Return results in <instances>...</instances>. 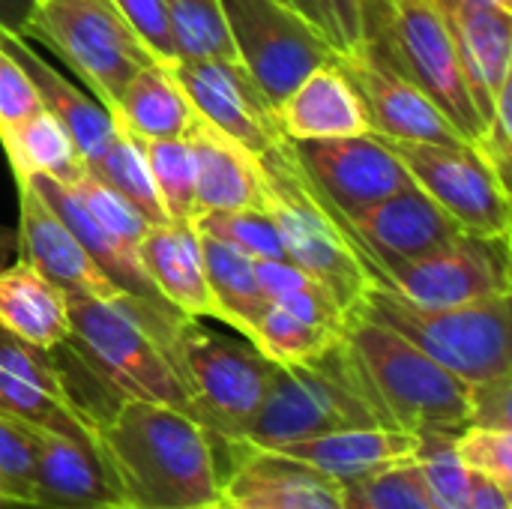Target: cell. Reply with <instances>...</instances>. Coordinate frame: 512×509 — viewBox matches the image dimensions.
<instances>
[{"mask_svg": "<svg viewBox=\"0 0 512 509\" xmlns=\"http://www.w3.org/2000/svg\"><path fill=\"white\" fill-rule=\"evenodd\" d=\"M0 144L6 150L15 183H24L27 177H48L63 186H72L87 174V165L69 129L48 108L27 117Z\"/></svg>", "mask_w": 512, "mask_h": 509, "instance_id": "obj_30", "label": "cell"}, {"mask_svg": "<svg viewBox=\"0 0 512 509\" xmlns=\"http://www.w3.org/2000/svg\"><path fill=\"white\" fill-rule=\"evenodd\" d=\"M18 216H21V258L57 285L69 300H117L108 276L93 264L75 234L42 204V198L18 183Z\"/></svg>", "mask_w": 512, "mask_h": 509, "instance_id": "obj_20", "label": "cell"}, {"mask_svg": "<svg viewBox=\"0 0 512 509\" xmlns=\"http://www.w3.org/2000/svg\"><path fill=\"white\" fill-rule=\"evenodd\" d=\"M489 3H495V6H501V9H507V12H510L512 6V0H489Z\"/></svg>", "mask_w": 512, "mask_h": 509, "instance_id": "obj_49", "label": "cell"}, {"mask_svg": "<svg viewBox=\"0 0 512 509\" xmlns=\"http://www.w3.org/2000/svg\"><path fill=\"white\" fill-rule=\"evenodd\" d=\"M186 315L165 300H69L66 345L117 396L171 405L192 417L174 363V336Z\"/></svg>", "mask_w": 512, "mask_h": 509, "instance_id": "obj_2", "label": "cell"}, {"mask_svg": "<svg viewBox=\"0 0 512 509\" xmlns=\"http://www.w3.org/2000/svg\"><path fill=\"white\" fill-rule=\"evenodd\" d=\"M42 108L45 102L24 66L6 48H0V141Z\"/></svg>", "mask_w": 512, "mask_h": 509, "instance_id": "obj_44", "label": "cell"}, {"mask_svg": "<svg viewBox=\"0 0 512 509\" xmlns=\"http://www.w3.org/2000/svg\"><path fill=\"white\" fill-rule=\"evenodd\" d=\"M0 330L51 351L69 339V297L21 258L0 270Z\"/></svg>", "mask_w": 512, "mask_h": 509, "instance_id": "obj_28", "label": "cell"}, {"mask_svg": "<svg viewBox=\"0 0 512 509\" xmlns=\"http://www.w3.org/2000/svg\"><path fill=\"white\" fill-rule=\"evenodd\" d=\"M177 60H237L219 0H165Z\"/></svg>", "mask_w": 512, "mask_h": 509, "instance_id": "obj_34", "label": "cell"}, {"mask_svg": "<svg viewBox=\"0 0 512 509\" xmlns=\"http://www.w3.org/2000/svg\"><path fill=\"white\" fill-rule=\"evenodd\" d=\"M366 426L390 423L342 339L306 363L276 366L267 396L240 444L276 450L327 432Z\"/></svg>", "mask_w": 512, "mask_h": 509, "instance_id": "obj_3", "label": "cell"}, {"mask_svg": "<svg viewBox=\"0 0 512 509\" xmlns=\"http://www.w3.org/2000/svg\"><path fill=\"white\" fill-rule=\"evenodd\" d=\"M96 447L126 509H207L222 501L210 432L171 405L123 399L99 426Z\"/></svg>", "mask_w": 512, "mask_h": 509, "instance_id": "obj_1", "label": "cell"}, {"mask_svg": "<svg viewBox=\"0 0 512 509\" xmlns=\"http://www.w3.org/2000/svg\"><path fill=\"white\" fill-rule=\"evenodd\" d=\"M345 228L369 261L375 285L387 270L426 258L465 234V228L417 183H408L399 192L387 195L360 219L345 222Z\"/></svg>", "mask_w": 512, "mask_h": 509, "instance_id": "obj_16", "label": "cell"}, {"mask_svg": "<svg viewBox=\"0 0 512 509\" xmlns=\"http://www.w3.org/2000/svg\"><path fill=\"white\" fill-rule=\"evenodd\" d=\"M207 509H231V507H228V504H225V501H216V504H213V507H207Z\"/></svg>", "mask_w": 512, "mask_h": 509, "instance_id": "obj_50", "label": "cell"}, {"mask_svg": "<svg viewBox=\"0 0 512 509\" xmlns=\"http://www.w3.org/2000/svg\"><path fill=\"white\" fill-rule=\"evenodd\" d=\"M402 300L420 309H453L510 294V234L465 231L450 246L393 267L381 276Z\"/></svg>", "mask_w": 512, "mask_h": 509, "instance_id": "obj_11", "label": "cell"}, {"mask_svg": "<svg viewBox=\"0 0 512 509\" xmlns=\"http://www.w3.org/2000/svg\"><path fill=\"white\" fill-rule=\"evenodd\" d=\"M168 222H195V153L186 138H138Z\"/></svg>", "mask_w": 512, "mask_h": 509, "instance_id": "obj_36", "label": "cell"}, {"mask_svg": "<svg viewBox=\"0 0 512 509\" xmlns=\"http://www.w3.org/2000/svg\"><path fill=\"white\" fill-rule=\"evenodd\" d=\"M465 509H512L510 507V492L501 489L498 483H492L489 477L474 474L471 480V498Z\"/></svg>", "mask_w": 512, "mask_h": 509, "instance_id": "obj_47", "label": "cell"}, {"mask_svg": "<svg viewBox=\"0 0 512 509\" xmlns=\"http://www.w3.org/2000/svg\"><path fill=\"white\" fill-rule=\"evenodd\" d=\"M345 342L387 423L402 432L465 429L468 384L426 357L402 333L354 312Z\"/></svg>", "mask_w": 512, "mask_h": 509, "instance_id": "obj_4", "label": "cell"}, {"mask_svg": "<svg viewBox=\"0 0 512 509\" xmlns=\"http://www.w3.org/2000/svg\"><path fill=\"white\" fill-rule=\"evenodd\" d=\"M39 198L42 204L75 234V240L84 246V252L93 258V264L108 276V282L129 294V297H141V300H162L141 264V255L135 246L120 243L117 237H111L75 198V192L57 180L48 177H27L24 180Z\"/></svg>", "mask_w": 512, "mask_h": 509, "instance_id": "obj_27", "label": "cell"}, {"mask_svg": "<svg viewBox=\"0 0 512 509\" xmlns=\"http://www.w3.org/2000/svg\"><path fill=\"white\" fill-rule=\"evenodd\" d=\"M288 147L306 180L342 222L360 219L378 201L414 183L393 147L375 132L288 141Z\"/></svg>", "mask_w": 512, "mask_h": 509, "instance_id": "obj_13", "label": "cell"}, {"mask_svg": "<svg viewBox=\"0 0 512 509\" xmlns=\"http://www.w3.org/2000/svg\"><path fill=\"white\" fill-rule=\"evenodd\" d=\"M204 237L228 243L252 261H288L276 222L267 210H207L192 222Z\"/></svg>", "mask_w": 512, "mask_h": 509, "instance_id": "obj_38", "label": "cell"}, {"mask_svg": "<svg viewBox=\"0 0 512 509\" xmlns=\"http://www.w3.org/2000/svg\"><path fill=\"white\" fill-rule=\"evenodd\" d=\"M459 60L465 66L477 111L489 129L495 96L512 78V18L489 0H435Z\"/></svg>", "mask_w": 512, "mask_h": 509, "instance_id": "obj_19", "label": "cell"}, {"mask_svg": "<svg viewBox=\"0 0 512 509\" xmlns=\"http://www.w3.org/2000/svg\"><path fill=\"white\" fill-rule=\"evenodd\" d=\"M33 495L24 509H126L93 444L39 432Z\"/></svg>", "mask_w": 512, "mask_h": 509, "instance_id": "obj_21", "label": "cell"}, {"mask_svg": "<svg viewBox=\"0 0 512 509\" xmlns=\"http://www.w3.org/2000/svg\"><path fill=\"white\" fill-rule=\"evenodd\" d=\"M456 453L471 474L512 492V429L465 426L456 432Z\"/></svg>", "mask_w": 512, "mask_h": 509, "instance_id": "obj_43", "label": "cell"}, {"mask_svg": "<svg viewBox=\"0 0 512 509\" xmlns=\"http://www.w3.org/2000/svg\"><path fill=\"white\" fill-rule=\"evenodd\" d=\"M357 312L402 333L465 384L512 375L510 294L453 309H420L387 285H372Z\"/></svg>", "mask_w": 512, "mask_h": 509, "instance_id": "obj_7", "label": "cell"}, {"mask_svg": "<svg viewBox=\"0 0 512 509\" xmlns=\"http://www.w3.org/2000/svg\"><path fill=\"white\" fill-rule=\"evenodd\" d=\"M138 255L156 294L168 306H174L186 318L222 321V309L207 282L201 234L195 225H183V222L150 225L138 243Z\"/></svg>", "mask_w": 512, "mask_h": 509, "instance_id": "obj_22", "label": "cell"}, {"mask_svg": "<svg viewBox=\"0 0 512 509\" xmlns=\"http://www.w3.org/2000/svg\"><path fill=\"white\" fill-rule=\"evenodd\" d=\"M36 3H39V0H36Z\"/></svg>", "mask_w": 512, "mask_h": 509, "instance_id": "obj_51", "label": "cell"}, {"mask_svg": "<svg viewBox=\"0 0 512 509\" xmlns=\"http://www.w3.org/2000/svg\"><path fill=\"white\" fill-rule=\"evenodd\" d=\"M345 333H336L330 327L303 321L285 309H279L276 303H267L264 312L258 315L249 342L276 366H294V363H306L318 354H324L327 348H333L336 342H342Z\"/></svg>", "mask_w": 512, "mask_h": 509, "instance_id": "obj_33", "label": "cell"}, {"mask_svg": "<svg viewBox=\"0 0 512 509\" xmlns=\"http://www.w3.org/2000/svg\"><path fill=\"white\" fill-rule=\"evenodd\" d=\"M93 177L105 180L111 189H117L123 198H129L141 216L150 222V225H159V222H168V213L162 207V198L156 192V183H153V174H150V165H147V156L141 150V141L126 132L120 123H117V138L114 144L108 147V153L90 168Z\"/></svg>", "mask_w": 512, "mask_h": 509, "instance_id": "obj_35", "label": "cell"}, {"mask_svg": "<svg viewBox=\"0 0 512 509\" xmlns=\"http://www.w3.org/2000/svg\"><path fill=\"white\" fill-rule=\"evenodd\" d=\"M201 252H204V270H207L210 291L222 309V324L231 327L234 333H240L243 339H249L258 315L267 306V297L261 291L258 273H255V261L243 252L231 249L228 243H219L204 234H201Z\"/></svg>", "mask_w": 512, "mask_h": 509, "instance_id": "obj_31", "label": "cell"}, {"mask_svg": "<svg viewBox=\"0 0 512 509\" xmlns=\"http://www.w3.org/2000/svg\"><path fill=\"white\" fill-rule=\"evenodd\" d=\"M174 363L192 402V417L213 441H243L252 426L276 363L249 339H228L198 318H183L174 336Z\"/></svg>", "mask_w": 512, "mask_h": 509, "instance_id": "obj_8", "label": "cell"}, {"mask_svg": "<svg viewBox=\"0 0 512 509\" xmlns=\"http://www.w3.org/2000/svg\"><path fill=\"white\" fill-rule=\"evenodd\" d=\"M225 447L231 471L222 480V501L231 509H345L342 486L327 474L276 450L240 441H228Z\"/></svg>", "mask_w": 512, "mask_h": 509, "instance_id": "obj_18", "label": "cell"}, {"mask_svg": "<svg viewBox=\"0 0 512 509\" xmlns=\"http://www.w3.org/2000/svg\"><path fill=\"white\" fill-rule=\"evenodd\" d=\"M255 273L267 303H276L279 309L303 321L345 333L348 318L354 312L345 309V303L336 297V291L327 282H321L318 276L306 273L291 261H255Z\"/></svg>", "mask_w": 512, "mask_h": 509, "instance_id": "obj_32", "label": "cell"}, {"mask_svg": "<svg viewBox=\"0 0 512 509\" xmlns=\"http://www.w3.org/2000/svg\"><path fill=\"white\" fill-rule=\"evenodd\" d=\"M414 462L420 465L429 501L435 509H465L471 498L474 474L456 453V432L453 429H429L417 432V453Z\"/></svg>", "mask_w": 512, "mask_h": 509, "instance_id": "obj_37", "label": "cell"}, {"mask_svg": "<svg viewBox=\"0 0 512 509\" xmlns=\"http://www.w3.org/2000/svg\"><path fill=\"white\" fill-rule=\"evenodd\" d=\"M69 189L75 192V198L81 201V207H84V210L111 234V237H117L120 243L138 249V243H141V237L147 234L150 222L141 216V210H138L129 198H123L117 189H111L105 180L93 177L90 171H87L78 183H72Z\"/></svg>", "mask_w": 512, "mask_h": 509, "instance_id": "obj_41", "label": "cell"}, {"mask_svg": "<svg viewBox=\"0 0 512 509\" xmlns=\"http://www.w3.org/2000/svg\"><path fill=\"white\" fill-rule=\"evenodd\" d=\"M411 180L471 234H510V183L471 147L387 141Z\"/></svg>", "mask_w": 512, "mask_h": 509, "instance_id": "obj_12", "label": "cell"}, {"mask_svg": "<svg viewBox=\"0 0 512 509\" xmlns=\"http://www.w3.org/2000/svg\"><path fill=\"white\" fill-rule=\"evenodd\" d=\"M33 6L36 0H0V27L21 33L33 15Z\"/></svg>", "mask_w": 512, "mask_h": 509, "instance_id": "obj_48", "label": "cell"}, {"mask_svg": "<svg viewBox=\"0 0 512 509\" xmlns=\"http://www.w3.org/2000/svg\"><path fill=\"white\" fill-rule=\"evenodd\" d=\"M468 426L512 429V375L468 384Z\"/></svg>", "mask_w": 512, "mask_h": 509, "instance_id": "obj_46", "label": "cell"}, {"mask_svg": "<svg viewBox=\"0 0 512 509\" xmlns=\"http://www.w3.org/2000/svg\"><path fill=\"white\" fill-rule=\"evenodd\" d=\"M39 435L33 426L0 414V504L24 509L33 495Z\"/></svg>", "mask_w": 512, "mask_h": 509, "instance_id": "obj_40", "label": "cell"}, {"mask_svg": "<svg viewBox=\"0 0 512 509\" xmlns=\"http://www.w3.org/2000/svg\"><path fill=\"white\" fill-rule=\"evenodd\" d=\"M0 414L39 432L96 447L99 429L72 402L51 351L30 348L0 330ZM99 450V447H96Z\"/></svg>", "mask_w": 512, "mask_h": 509, "instance_id": "obj_17", "label": "cell"}, {"mask_svg": "<svg viewBox=\"0 0 512 509\" xmlns=\"http://www.w3.org/2000/svg\"><path fill=\"white\" fill-rule=\"evenodd\" d=\"M291 6L333 51L336 57L366 42L363 0H279Z\"/></svg>", "mask_w": 512, "mask_h": 509, "instance_id": "obj_42", "label": "cell"}, {"mask_svg": "<svg viewBox=\"0 0 512 509\" xmlns=\"http://www.w3.org/2000/svg\"><path fill=\"white\" fill-rule=\"evenodd\" d=\"M276 453L297 459L342 486V483L360 480L366 474H375L381 468L414 459L417 435L393 429V426L342 429V432H327L318 438L276 447Z\"/></svg>", "mask_w": 512, "mask_h": 509, "instance_id": "obj_26", "label": "cell"}, {"mask_svg": "<svg viewBox=\"0 0 512 509\" xmlns=\"http://www.w3.org/2000/svg\"><path fill=\"white\" fill-rule=\"evenodd\" d=\"M111 114L135 138H186L198 120L174 72L156 60L135 72Z\"/></svg>", "mask_w": 512, "mask_h": 509, "instance_id": "obj_29", "label": "cell"}, {"mask_svg": "<svg viewBox=\"0 0 512 509\" xmlns=\"http://www.w3.org/2000/svg\"><path fill=\"white\" fill-rule=\"evenodd\" d=\"M345 509H435L414 459L342 483Z\"/></svg>", "mask_w": 512, "mask_h": 509, "instance_id": "obj_39", "label": "cell"}, {"mask_svg": "<svg viewBox=\"0 0 512 509\" xmlns=\"http://www.w3.org/2000/svg\"><path fill=\"white\" fill-rule=\"evenodd\" d=\"M276 114H279V129L288 141L348 138V135L369 132L363 99L336 60L309 72L276 105Z\"/></svg>", "mask_w": 512, "mask_h": 509, "instance_id": "obj_25", "label": "cell"}, {"mask_svg": "<svg viewBox=\"0 0 512 509\" xmlns=\"http://www.w3.org/2000/svg\"><path fill=\"white\" fill-rule=\"evenodd\" d=\"M0 48H6L24 66V72L36 84L45 108L69 129V135L90 171L117 138V120H114L111 108L102 105L99 99H90L69 78H63L39 51H33L27 36L0 27Z\"/></svg>", "mask_w": 512, "mask_h": 509, "instance_id": "obj_23", "label": "cell"}, {"mask_svg": "<svg viewBox=\"0 0 512 509\" xmlns=\"http://www.w3.org/2000/svg\"><path fill=\"white\" fill-rule=\"evenodd\" d=\"M21 36L51 45L108 108L153 63L114 0H39Z\"/></svg>", "mask_w": 512, "mask_h": 509, "instance_id": "obj_9", "label": "cell"}, {"mask_svg": "<svg viewBox=\"0 0 512 509\" xmlns=\"http://www.w3.org/2000/svg\"><path fill=\"white\" fill-rule=\"evenodd\" d=\"M264 171V210L279 228L285 258L327 282L348 312H357L363 294L375 285V273L345 222L324 204L291 156L288 138L258 156Z\"/></svg>", "mask_w": 512, "mask_h": 509, "instance_id": "obj_5", "label": "cell"}, {"mask_svg": "<svg viewBox=\"0 0 512 509\" xmlns=\"http://www.w3.org/2000/svg\"><path fill=\"white\" fill-rule=\"evenodd\" d=\"M120 15L129 21L135 36L144 42V48L153 54L156 63H174V39L168 27V9L165 0H114Z\"/></svg>", "mask_w": 512, "mask_h": 509, "instance_id": "obj_45", "label": "cell"}, {"mask_svg": "<svg viewBox=\"0 0 512 509\" xmlns=\"http://www.w3.org/2000/svg\"><path fill=\"white\" fill-rule=\"evenodd\" d=\"M339 69L348 75L354 90L363 99L369 132L384 141H411V144H441L465 147V135L447 120V114L405 75H399L381 54L366 42L342 57Z\"/></svg>", "mask_w": 512, "mask_h": 509, "instance_id": "obj_15", "label": "cell"}, {"mask_svg": "<svg viewBox=\"0 0 512 509\" xmlns=\"http://www.w3.org/2000/svg\"><path fill=\"white\" fill-rule=\"evenodd\" d=\"M366 45L417 84L477 150L486 123L435 0H363Z\"/></svg>", "mask_w": 512, "mask_h": 509, "instance_id": "obj_6", "label": "cell"}, {"mask_svg": "<svg viewBox=\"0 0 512 509\" xmlns=\"http://www.w3.org/2000/svg\"><path fill=\"white\" fill-rule=\"evenodd\" d=\"M186 141L195 153V216L207 210H264L267 189L255 153L201 117L186 132Z\"/></svg>", "mask_w": 512, "mask_h": 509, "instance_id": "obj_24", "label": "cell"}, {"mask_svg": "<svg viewBox=\"0 0 512 509\" xmlns=\"http://www.w3.org/2000/svg\"><path fill=\"white\" fill-rule=\"evenodd\" d=\"M237 60L279 105L309 72L336 60V51L279 0H219Z\"/></svg>", "mask_w": 512, "mask_h": 509, "instance_id": "obj_10", "label": "cell"}, {"mask_svg": "<svg viewBox=\"0 0 512 509\" xmlns=\"http://www.w3.org/2000/svg\"><path fill=\"white\" fill-rule=\"evenodd\" d=\"M165 66L180 81L195 114L249 153L264 156L285 141L276 105L240 60H174Z\"/></svg>", "mask_w": 512, "mask_h": 509, "instance_id": "obj_14", "label": "cell"}]
</instances>
